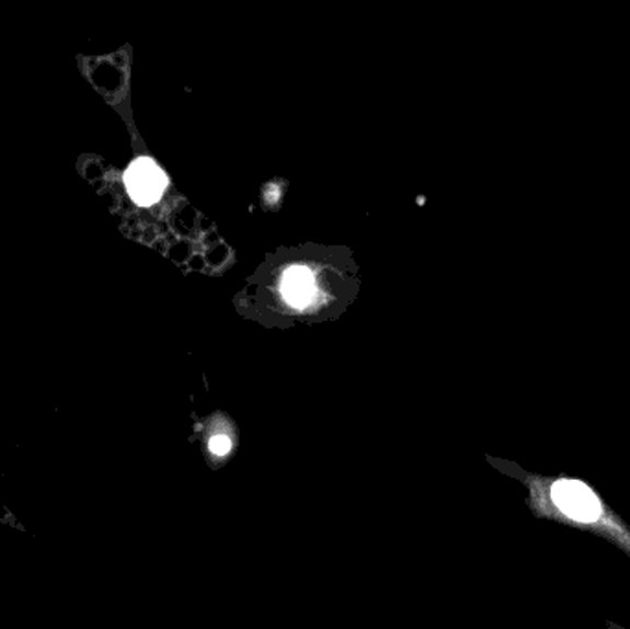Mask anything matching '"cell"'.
<instances>
[{"mask_svg":"<svg viewBox=\"0 0 630 629\" xmlns=\"http://www.w3.org/2000/svg\"><path fill=\"white\" fill-rule=\"evenodd\" d=\"M168 185V178L151 159H137L126 172V187L142 207L156 204Z\"/></svg>","mask_w":630,"mask_h":629,"instance_id":"obj_2","label":"cell"},{"mask_svg":"<svg viewBox=\"0 0 630 629\" xmlns=\"http://www.w3.org/2000/svg\"><path fill=\"white\" fill-rule=\"evenodd\" d=\"M203 456L210 469H221L234 458L238 450L237 431L229 420L213 423L202 442Z\"/></svg>","mask_w":630,"mask_h":629,"instance_id":"obj_3","label":"cell"},{"mask_svg":"<svg viewBox=\"0 0 630 629\" xmlns=\"http://www.w3.org/2000/svg\"><path fill=\"white\" fill-rule=\"evenodd\" d=\"M283 294L291 307L302 309V307L310 305L313 296H316L312 272L305 266L289 268L284 275Z\"/></svg>","mask_w":630,"mask_h":629,"instance_id":"obj_4","label":"cell"},{"mask_svg":"<svg viewBox=\"0 0 630 629\" xmlns=\"http://www.w3.org/2000/svg\"><path fill=\"white\" fill-rule=\"evenodd\" d=\"M551 496L557 507L570 519L579 523H596L602 517V502L594 491L579 480H559L551 488Z\"/></svg>","mask_w":630,"mask_h":629,"instance_id":"obj_1","label":"cell"}]
</instances>
